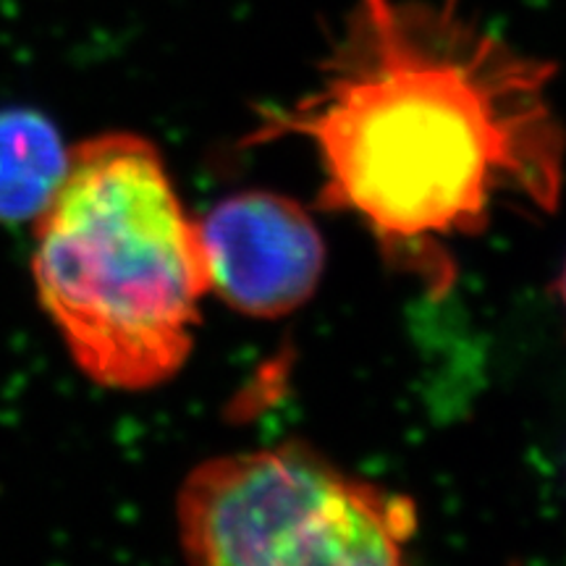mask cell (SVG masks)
Returning <instances> with one entry per match:
<instances>
[{
    "mask_svg": "<svg viewBox=\"0 0 566 566\" xmlns=\"http://www.w3.org/2000/svg\"><path fill=\"white\" fill-rule=\"evenodd\" d=\"M554 76L464 0H352L315 87L260 108L242 145H313L321 208L357 218L394 273L441 300L457 242L504 210L558 208Z\"/></svg>",
    "mask_w": 566,
    "mask_h": 566,
    "instance_id": "cell-1",
    "label": "cell"
},
{
    "mask_svg": "<svg viewBox=\"0 0 566 566\" xmlns=\"http://www.w3.org/2000/svg\"><path fill=\"white\" fill-rule=\"evenodd\" d=\"M32 226L34 292L84 378L113 391L171 380L192 354L210 273L158 147L132 132L71 145Z\"/></svg>",
    "mask_w": 566,
    "mask_h": 566,
    "instance_id": "cell-2",
    "label": "cell"
},
{
    "mask_svg": "<svg viewBox=\"0 0 566 566\" xmlns=\"http://www.w3.org/2000/svg\"><path fill=\"white\" fill-rule=\"evenodd\" d=\"M176 522L195 564H399L417 509L289 441L197 464L176 499Z\"/></svg>",
    "mask_w": 566,
    "mask_h": 566,
    "instance_id": "cell-3",
    "label": "cell"
},
{
    "mask_svg": "<svg viewBox=\"0 0 566 566\" xmlns=\"http://www.w3.org/2000/svg\"><path fill=\"white\" fill-rule=\"evenodd\" d=\"M197 221L210 294L231 310L275 321L313 300L325 244L300 202L252 189L226 197Z\"/></svg>",
    "mask_w": 566,
    "mask_h": 566,
    "instance_id": "cell-4",
    "label": "cell"
},
{
    "mask_svg": "<svg viewBox=\"0 0 566 566\" xmlns=\"http://www.w3.org/2000/svg\"><path fill=\"white\" fill-rule=\"evenodd\" d=\"M71 145L45 113L0 111V223H34L69 171Z\"/></svg>",
    "mask_w": 566,
    "mask_h": 566,
    "instance_id": "cell-5",
    "label": "cell"
},
{
    "mask_svg": "<svg viewBox=\"0 0 566 566\" xmlns=\"http://www.w3.org/2000/svg\"><path fill=\"white\" fill-rule=\"evenodd\" d=\"M556 294H558V300H562L564 310H566V265H564V271H562V275H558V281H556Z\"/></svg>",
    "mask_w": 566,
    "mask_h": 566,
    "instance_id": "cell-6",
    "label": "cell"
}]
</instances>
